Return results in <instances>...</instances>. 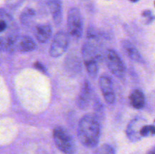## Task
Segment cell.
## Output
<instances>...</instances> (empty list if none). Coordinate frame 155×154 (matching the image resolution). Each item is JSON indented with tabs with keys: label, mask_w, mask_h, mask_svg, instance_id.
<instances>
[{
	"label": "cell",
	"mask_w": 155,
	"mask_h": 154,
	"mask_svg": "<svg viewBox=\"0 0 155 154\" xmlns=\"http://www.w3.org/2000/svg\"><path fill=\"white\" fill-rule=\"evenodd\" d=\"M80 143L88 148H94L98 144L101 136V126L98 118L87 114L80 119L77 130Z\"/></svg>",
	"instance_id": "1"
},
{
	"label": "cell",
	"mask_w": 155,
	"mask_h": 154,
	"mask_svg": "<svg viewBox=\"0 0 155 154\" xmlns=\"http://www.w3.org/2000/svg\"><path fill=\"white\" fill-rule=\"evenodd\" d=\"M53 139L59 150L65 154H74L77 146L74 139L63 126H57L53 130Z\"/></svg>",
	"instance_id": "2"
},
{
	"label": "cell",
	"mask_w": 155,
	"mask_h": 154,
	"mask_svg": "<svg viewBox=\"0 0 155 154\" xmlns=\"http://www.w3.org/2000/svg\"><path fill=\"white\" fill-rule=\"evenodd\" d=\"M68 34L74 39H79L83 33V19L77 8H71L68 13Z\"/></svg>",
	"instance_id": "3"
},
{
	"label": "cell",
	"mask_w": 155,
	"mask_h": 154,
	"mask_svg": "<svg viewBox=\"0 0 155 154\" xmlns=\"http://www.w3.org/2000/svg\"><path fill=\"white\" fill-rule=\"evenodd\" d=\"M105 61L108 69L115 76L119 79H123L125 76V66L117 51L113 49L107 50L105 54Z\"/></svg>",
	"instance_id": "4"
},
{
	"label": "cell",
	"mask_w": 155,
	"mask_h": 154,
	"mask_svg": "<svg viewBox=\"0 0 155 154\" xmlns=\"http://www.w3.org/2000/svg\"><path fill=\"white\" fill-rule=\"evenodd\" d=\"M69 41V34H68L66 32H57L50 45V56L54 58H58L63 55L68 49Z\"/></svg>",
	"instance_id": "5"
},
{
	"label": "cell",
	"mask_w": 155,
	"mask_h": 154,
	"mask_svg": "<svg viewBox=\"0 0 155 154\" xmlns=\"http://www.w3.org/2000/svg\"><path fill=\"white\" fill-rule=\"evenodd\" d=\"M93 89L88 80L83 82L81 89L78 95L77 100V104L80 110H86L90 106L91 102L95 99Z\"/></svg>",
	"instance_id": "6"
},
{
	"label": "cell",
	"mask_w": 155,
	"mask_h": 154,
	"mask_svg": "<svg viewBox=\"0 0 155 154\" xmlns=\"http://www.w3.org/2000/svg\"><path fill=\"white\" fill-rule=\"evenodd\" d=\"M145 122L146 120L139 116L134 118L129 122L126 129V134L130 141L137 142L141 140L142 136L140 134V131L145 125Z\"/></svg>",
	"instance_id": "7"
},
{
	"label": "cell",
	"mask_w": 155,
	"mask_h": 154,
	"mask_svg": "<svg viewBox=\"0 0 155 154\" xmlns=\"http://www.w3.org/2000/svg\"><path fill=\"white\" fill-rule=\"evenodd\" d=\"M99 87L104 101L107 104H113L116 100V95L111 78L107 75H101L99 78Z\"/></svg>",
	"instance_id": "8"
},
{
	"label": "cell",
	"mask_w": 155,
	"mask_h": 154,
	"mask_svg": "<svg viewBox=\"0 0 155 154\" xmlns=\"http://www.w3.org/2000/svg\"><path fill=\"white\" fill-rule=\"evenodd\" d=\"M52 20L57 26L61 24L63 21V6L61 0H45Z\"/></svg>",
	"instance_id": "9"
},
{
	"label": "cell",
	"mask_w": 155,
	"mask_h": 154,
	"mask_svg": "<svg viewBox=\"0 0 155 154\" xmlns=\"http://www.w3.org/2000/svg\"><path fill=\"white\" fill-rule=\"evenodd\" d=\"M36 42L28 36H22L18 38L16 42V50L20 52L27 53L34 51L36 48Z\"/></svg>",
	"instance_id": "10"
},
{
	"label": "cell",
	"mask_w": 155,
	"mask_h": 154,
	"mask_svg": "<svg viewBox=\"0 0 155 154\" xmlns=\"http://www.w3.org/2000/svg\"><path fill=\"white\" fill-rule=\"evenodd\" d=\"M121 46H122V48L125 54L132 60H134L137 63H142L143 62V58H142L139 50L130 41L126 40V39L123 40L121 42Z\"/></svg>",
	"instance_id": "11"
},
{
	"label": "cell",
	"mask_w": 155,
	"mask_h": 154,
	"mask_svg": "<svg viewBox=\"0 0 155 154\" xmlns=\"http://www.w3.org/2000/svg\"><path fill=\"white\" fill-rule=\"evenodd\" d=\"M130 103L133 108L136 110L142 109L145 106V96L141 89H134L130 95Z\"/></svg>",
	"instance_id": "12"
},
{
	"label": "cell",
	"mask_w": 155,
	"mask_h": 154,
	"mask_svg": "<svg viewBox=\"0 0 155 154\" xmlns=\"http://www.w3.org/2000/svg\"><path fill=\"white\" fill-rule=\"evenodd\" d=\"M52 33V28L49 24H40L36 28V38L40 43H46L50 39Z\"/></svg>",
	"instance_id": "13"
},
{
	"label": "cell",
	"mask_w": 155,
	"mask_h": 154,
	"mask_svg": "<svg viewBox=\"0 0 155 154\" xmlns=\"http://www.w3.org/2000/svg\"><path fill=\"white\" fill-rule=\"evenodd\" d=\"M85 66L89 75L92 78L95 79L98 75L99 70V65L98 60H90L84 61Z\"/></svg>",
	"instance_id": "14"
},
{
	"label": "cell",
	"mask_w": 155,
	"mask_h": 154,
	"mask_svg": "<svg viewBox=\"0 0 155 154\" xmlns=\"http://www.w3.org/2000/svg\"><path fill=\"white\" fill-rule=\"evenodd\" d=\"M36 15V11L32 8H27L24 10L21 14V21L22 24H26L32 18Z\"/></svg>",
	"instance_id": "15"
},
{
	"label": "cell",
	"mask_w": 155,
	"mask_h": 154,
	"mask_svg": "<svg viewBox=\"0 0 155 154\" xmlns=\"http://www.w3.org/2000/svg\"><path fill=\"white\" fill-rule=\"evenodd\" d=\"M95 154H116V152L114 148L111 145L105 143L99 146L96 149Z\"/></svg>",
	"instance_id": "16"
},
{
	"label": "cell",
	"mask_w": 155,
	"mask_h": 154,
	"mask_svg": "<svg viewBox=\"0 0 155 154\" xmlns=\"http://www.w3.org/2000/svg\"><path fill=\"white\" fill-rule=\"evenodd\" d=\"M140 134L142 137H149L155 135V125H144L140 131Z\"/></svg>",
	"instance_id": "17"
},
{
	"label": "cell",
	"mask_w": 155,
	"mask_h": 154,
	"mask_svg": "<svg viewBox=\"0 0 155 154\" xmlns=\"http://www.w3.org/2000/svg\"><path fill=\"white\" fill-rule=\"evenodd\" d=\"M103 104H101V101L99 98L95 97L94 99V110H95V113L98 114H101L103 113Z\"/></svg>",
	"instance_id": "18"
},
{
	"label": "cell",
	"mask_w": 155,
	"mask_h": 154,
	"mask_svg": "<svg viewBox=\"0 0 155 154\" xmlns=\"http://www.w3.org/2000/svg\"><path fill=\"white\" fill-rule=\"evenodd\" d=\"M142 16L144 18H148V21H146V24H151L153 21L154 20V17L152 15V11L151 10H145L142 11Z\"/></svg>",
	"instance_id": "19"
},
{
	"label": "cell",
	"mask_w": 155,
	"mask_h": 154,
	"mask_svg": "<svg viewBox=\"0 0 155 154\" xmlns=\"http://www.w3.org/2000/svg\"><path fill=\"white\" fill-rule=\"evenodd\" d=\"M33 66H34V68H36V69L40 71V72H44V73H46V71H47L46 68H45V66H44L42 63H40V62L39 61L35 62V63H33Z\"/></svg>",
	"instance_id": "20"
},
{
	"label": "cell",
	"mask_w": 155,
	"mask_h": 154,
	"mask_svg": "<svg viewBox=\"0 0 155 154\" xmlns=\"http://www.w3.org/2000/svg\"><path fill=\"white\" fill-rule=\"evenodd\" d=\"M147 154H155V146L152 147L151 149H150L148 150V152H147Z\"/></svg>",
	"instance_id": "21"
},
{
	"label": "cell",
	"mask_w": 155,
	"mask_h": 154,
	"mask_svg": "<svg viewBox=\"0 0 155 154\" xmlns=\"http://www.w3.org/2000/svg\"><path fill=\"white\" fill-rule=\"evenodd\" d=\"M129 1H130V2H137L139 1V0H129Z\"/></svg>",
	"instance_id": "22"
},
{
	"label": "cell",
	"mask_w": 155,
	"mask_h": 154,
	"mask_svg": "<svg viewBox=\"0 0 155 154\" xmlns=\"http://www.w3.org/2000/svg\"><path fill=\"white\" fill-rule=\"evenodd\" d=\"M154 5H155V2H154Z\"/></svg>",
	"instance_id": "23"
},
{
	"label": "cell",
	"mask_w": 155,
	"mask_h": 154,
	"mask_svg": "<svg viewBox=\"0 0 155 154\" xmlns=\"http://www.w3.org/2000/svg\"><path fill=\"white\" fill-rule=\"evenodd\" d=\"M154 122H155V119H154Z\"/></svg>",
	"instance_id": "24"
}]
</instances>
